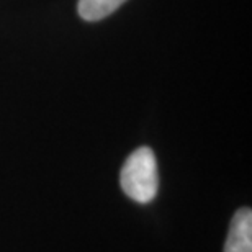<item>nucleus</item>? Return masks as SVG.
<instances>
[{"instance_id":"f257e3e1","label":"nucleus","mask_w":252,"mask_h":252,"mask_svg":"<svg viewBox=\"0 0 252 252\" xmlns=\"http://www.w3.org/2000/svg\"><path fill=\"white\" fill-rule=\"evenodd\" d=\"M120 184L125 195L138 203H151L156 198L159 174L153 149L143 146L126 159L120 174Z\"/></svg>"},{"instance_id":"7ed1b4c3","label":"nucleus","mask_w":252,"mask_h":252,"mask_svg":"<svg viewBox=\"0 0 252 252\" xmlns=\"http://www.w3.org/2000/svg\"><path fill=\"white\" fill-rule=\"evenodd\" d=\"M125 2L126 0H79L77 12L85 22H98L112 15Z\"/></svg>"},{"instance_id":"f03ea898","label":"nucleus","mask_w":252,"mask_h":252,"mask_svg":"<svg viewBox=\"0 0 252 252\" xmlns=\"http://www.w3.org/2000/svg\"><path fill=\"white\" fill-rule=\"evenodd\" d=\"M224 252H252V211L241 208L231 220Z\"/></svg>"}]
</instances>
